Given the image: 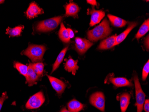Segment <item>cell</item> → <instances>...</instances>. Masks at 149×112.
Listing matches in <instances>:
<instances>
[{"label": "cell", "mask_w": 149, "mask_h": 112, "mask_svg": "<svg viewBox=\"0 0 149 112\" xmlns=\"http://www.w3.org/2000/svg\"><path fill=\"white\" fill-rule=\"evenodd\" d=\"M78 61L74 60L70 57L64 64L65 70L68 72H71L72 75H76L77 70L79 69V66H77Z\"/></svg>", "instance_id": "cell-15"}, {"label": "cell", "mask_w": 149, "mask_h": 112, "mask_svg": "<svg viewBox=\"0 0 149 112\" xmlns=\"http://www.w3.org/2000/svg\"><path fill=\"white\" fill-rule=\"evenodd\" d=\"M4 1H3V0H0V4L4 3Z\"/></svg>", "instance_id": "cell-34"}, {"label": "cell", "mask_w": 149, "mask_h": 112, "mask_svg": "<svg viewBox=\"0 0 149 112\" xmlns=\"http://www.w3.org/2000/svg\"><path fill=\"white\" fill-rule=\"evenodd\" d=\"M135 93H136V103L137 112H142L143 107L144 103L145 101L146 95L142 90L139 78L137 75L134 77Z\"/></svg>", "instance_id": "cell-4"}, {"label": "cell", "mask_w": 149, "mask_h": 112, "mask_svg": "<svg viewBox=\"0 0 149 112\" xmlns=\"http://www.w3.org/2000/svg\"><path fill=\"white\" fill-rule=\"evenodd\" d=\"M144 44L146 49H147V50H149V36H147V37L146 38L144 41Z\"/></svg>", "instance_id": "cell-30"}, {"label": "cell", "mask_w": 149, "mask_h": 112, "mask_svg": "<svg viewBox=\"0 0 149 112\" xmlns=\"http://www.w3.org/2000/svg\"><path fill=\"white\" fill-rule=\"evenodd\" d=\"M8 97L7 95L6 92H4L2 94V96L0 97V111L1 110L2 108V106H3V103L4 101L8 99Z\"/></svg>", "instance_id": "cell-27"}, {"label": "cell", "mask_w": 149, "mask_h": 112, "mask_svg": "<svg viewBox=\"0 0 149 112\" xmlns=\"http://www.w3.org/2000/svg\"><path fill=\"white\" fill-rule=\"evenodd\" d=\"M116 37L117 35H115L101 41L98 49L100 50H105L111 49L114 46Z\"/></svg>", "instance_id": "cell-14"}, {"label": "cell", "mask_w": 149, "mask_h": 112, "mask_svg": "<svg viewBox=\"0 0 149 112\" xmlns=\"http://www.w3.org/2000/svg\"><path fill=\"white\" fill-rule=\"evenodd\" d=\"M108 17L110 21L111 22V23L114 27H124L127 24V22L125 20L118 17L111 15H108Z\"/></svg>", "instance_id": "cell-18"}, {"label": "cell", "mask_w": 149, "mask_h": 112, "mask_svg": "<svg viewBox=\"0 0 149 112\" xmlns=\"http://www.w3.org/2000/svg\"><path fill=\"white\" fill-rule=\"evenodd\" d=\"M67 30H68V31L70 39L73 38L74 37V33L72 30L71 29H70V28H68V29H67Z\"/></svg>", "instance_id": "cell-31"}, {"label": "cell", "mask_w": 149, "mask_h": 112, "mask_svg": "<svg viewBox=\"0 0 149 112\" xmlns=\"http://www.w3.org/2000/svg\"><path fill=\"white\" fill-rule=\"evenodd\" d=\"M149 72V61L148 60L146 64L145 65L143 68V73H142V79L143 80L145 81L148 76Z\"/></svg>", "instance_id": "cell-26"}, {"label": "cell", "mask_w": 149, "mask_h": 112, "mask_svg": "<svg viewBox=\"0 0 149 112\" xmlns=\"http://www.w3.org/2000/svg\"><path fill=\"white\" fill-rule=\"evenodd\" d=\"M68 47H67L61 51L58 56L56 60L55 61V63L53 65L52 70V73L54 71H55L58 67L60 64L61 63L63 59H64V57H65V54H66V52L67 50L68 49Z\"/></svg>", "instance_id": "cell-20"}, {"label": "cell", "mask_w": 149, "mask_h": 112, "mask_svg": "<svg viewBox=\"0 0 149 112\" xmlns=\"http://www.w3.org/2000/svg\"><path fill=\"white\" fill-rule=\"evenodd\" d=\"M25 77L26 82L28 83L29 86H32L33 85L36 84L37 82L39 79V77L35 73L30 64L28 66V72Z\"/></svg>", "instance_id": "cell-12"}, {"label": "cell", "mask_w": 149, "mask_h": 112, "mask_svg": "<svg viewBox=\"0 0 149 112\" xmlns=\"http://www.w3.org/2000/svg\"><path fill=\"white\" fill-rule=\"evenodd\" d=\"M35 73L39 77L41 76L44 70V65L42 62H36L33 63H30Z\"/></svg>", "instance_id": "cell-23"}, {"label": "cell", "mask_w": 149, "mask_h": 112, "mask_svg": "<svg viewBox=\"0 0 149 112\" xmlns=\"http://www.w3.org/2000/svg\"><path fill=\"white\" fill-rule=\"evenodd\" d=\"M90 13L91 15L90 23V26L91 27H93L100 23L105 16V13L104 11H96L95 10L94 7H93L92 11L90 12Z\"/></svg>", "instance_id": "cell-9"}, {"label": "cell", "mask_w": 149, "mask_h": 112, "mask_svg": "<svg viewBox=\"0 0 149 112\" xmlns=\"http://www.w3.org/2000/svg\"><path fill=\"white\" fill-rule=\"evenodd\" d=\"M58 36L60 39L65 43H68L70 41L68 31L63 23H62L60 26V29L58 32Z\"/></svg>", "instance_id": "cell-19"}, {"label": "cell", "mask_w": 149, "mask_h": 112, "mask_svg": "<svg viewBox=\"0 0 149 112\" xmlns=\"http://www.w3.org/2000/svg\"><path fill=\"white\" fill-rule=\"evenodd\" d=\"M149 19L146 20L142 25L141 26L139 31L137 32L135 38L139 39L149 31Z\"/></svg>", "instance_id": "cell-21"}, {"label": "cell", "mask_w": 149, "mask_h": 112, "mask_svg": "<svg viewBox=\"0 0 149 112\" xmlns=\"http://www.w3.org/2000/svg\"><path fill=\"white\" fill-rule=\"evenodd\" d=\"M46 50L44 45L30 44L22 54L28 57L33 62H38L42 60Z\"/></svg>", "instance_id": "cell-2"}, {"label": "cell", "mask_w": 149, "mask_h": 112, "mask_svg": "<svg viewBox=\"0 0 149 112\" xmlns=\"http://www.w3.org/2000/svg\"><path fill=\"white\" fill-rule=\"evenodd\" d=\"M28 8L30 9L36 16H38V15H41L44 13L43 10L41 8H40L35 2H32L31 3Z\"/></svg>", "instance_id": "cell-25"}, {"label": "cell", "mask_w": 149, "mask_h": 112, "mask_svg": "<svg viewBox=\"0 0 149 112\" xmlns=\"http://www.w3.org/2000/svg\"><path fill=\"white\" fill-rule=\"evenodd\" d=\"M137 25H138V23L136 22L129 23L127 29L124 32L121 33L119 35L116 37L114 46L118 45L124 41V40L126 38V37L128 36V34L131 32V30L134 29V28Z\"/></svg>", "instance_id": "cell-11"}, {"label": "cell", "mask_w": 149, "mask_h": 112, "mask_svg": "<svg viewBox=\"0 0 149 112\" xmlns=\"http://www.w3.org/2000/svg\"><path fill=\"white\" fill-rule=\"evenodd\" d=\"M63 18V17L62 16L56 17L40 21L37 24L36 30L37 32H42L55 30L60 24Z\"/></svg>", "instance_id": "cell-3"}, {"label": "cell", "mask_w": 149, "mask_h": 112, "mask_svg": "<svg viewBox=\"0 0 149 112\" xmlns=\"http://www.w3.org/2000/svg\"><path fill=\"white\" fill-rule=\"evenodd\" d=\"M24 28L23 26H17L13 28L8 27L6 29V34L10 35V37H18L21 35Z\"/></svg>", "instance_id": "cell-22"}, {"label": "cell", "mask_w": 149, "mask_h": 112, "mask_svg": "<svg viewBox=\"0 0 149 112\" xmlns=\"http://www.w3.org/2000/svg\"><path fill=\"white\" fill-rule=\"evenodd\" d=\"M89 102L93 106L102 112L105 109V98L102 92H96L93 93L89 98Z\"/></svg>", "instance_id": "cell-6"}, {"label": "cell", "mask_w": 149, "mask_h": 112, "mask_svg": "<svg viewBox=\"0 0 149 112\" xmlns=\"http://www.w3.org/2000/svg\"><path fill=\"white\" fill-rule=\"evenodd\" d=\"M45 101V98L42 92H39L33 95L27 102L26 108L27 109H34L39 108Z\"/></svg>", "instance_id": "cell-5"}, {"label": "cell", "mask_w": 149, "mask_h": 112, "mask_svg": "<svg viewBox=\"0 0 149 112\" xmlns=\"http://www.w3.org/2000/svg\"><path fill=\"white\" fill-rule=\"evenodd\" d=\"M47 76L53 88L58 95H61L66 88V85L65 83L54 77L50 75H47Z\"/></svg>", "instance_id": "cell-8"}, {"label": "cell", "mask_w": 149, "mask_h": 112, "mask_svg": "<svg viewBox=\"0 0 149 112\" xmlns=\"http://www.w3.org/2000/svg\"><path fill=\"white\" fill-rule=\"evenodd\" d=\"M26 14L27 17L30 18V19H32V18H34L37 16L29 8H28L26 11Z\"/></svg>", "instance_id": "cell-28"}, {"label": "cell", "mask_w": 149, "mask_h": 112, "mask_svg": "<svg viewBox=\"0 0 149 112\" xmlns=\"http://www.w3.org/2000/svg\"><path fill=\"white\" fill-rule=\"evenodd\" d=\"M14 67L18 70V72L26 77L28 72V66L19 62H14Z\"/></svg>", "instance_id": "cell-24"}, {"label": "cell", "mask_w": 149, "mask_h": 112, "mask_svg": "<svg viewBox=\"0 0 149 112\" xmlns=\"http://www.w3.org/2000/svg\"><path fill=\"white\" fill-rule=\"evenodd\" d=\"M144 109L146 112H149V99L145 101L144 103Z\"/></svg>", "instance_id": "cell-29"}, {"label": "cell", "mask_w": 149, "mask_h": 112, "mask_svg": "<svg viewBox=\"0 0 149 112\" xmlns=\"http://www.w3.org/2000/svg\"><path fill=\"white\" fill-rule=\"evenodd\" d=\"M87 2L93 6H97V2L95 0H87Z\"/></svg>", "instance_id": "cell-32"}, {"label": "cell", "mask_w": 149, "mask_h": 112, "mask_svg": "<svg viewBox=\"0 0 149 112\" xmlns=\"http://www.w3.org/2000/svg\"><path fill=\"white\" fill-rule=\"evenodd\" d=\"M93 45V43L85 39L79 37L75 39V49L80 55L85 54Z\"/></svg>", "instance_id": "cell-7"}, {"label": "cell", "mask_w": 149, "mask_h": 112, "mask_svg": "<svg viewBox=\"0 0 149 112\" xmlns=\"http://www.w3.org/2000/svg\"><path fill=\"white\" fill-rule=\"evenodd\" d=\"M109 82L113 84L116 87H132L133 84L129 80L126 78L123 77L115 78L111 75L109 79Z\"/></svg>", "instance_id": "cell-10"}, {"label": "cell", "mask_w": 149, "mask_h": 112, "mask_svg": "<svg viewBox=\"0 0 149 112\" xmlns=\"http://www.w3.org/2000/svg\"><path fill=\"white\" fill-rule=\"evenodd\" d=\"M131 97L128 93H124L120 95V107L121 112H125L127 108L129 105Z\"/></svg>", "instance_id": "cell-16"}, {"label": "cell", "mask_w": 149, "mask_h": 112, "mask_svg": "<svg viewBox=\"0 0 149 112\" xmlns=\"http://www.w3.org/2000/svg\"><path fill=\"white\" fill-rule=\"evenodd\" d=\"M66 10V15L67 16L73 17L74 18L78 17V13L79 11V7L77 4L70 2L64 6Z\"/></svg>", "instance_id": "cell-13"}, {"label": "cell", "mask_w": 149, "mask_h": 112, "mask_svg": "<svg viewBox=\"0 0 149 112\" xmlns=\"http://www.w3.org/2000/svg\"><path fill=\"white\" fill-rule=\"evenodd\" d=\"M60 112H71V111H69V110H67V109H66L65 108H63L61 110V111H60Z\"/></svg>", "instance_id": "cell-33"}, {"label": "cell", "mask_w": 149, "mask_h": 112, "mask_svg": "<svg viewBox=\"0 0 149 112\" xmlns=\"http://www.w3.org/2000/svg\"><path fill=\"white\" fill-rule=\"evenodd\" d=\"M68 110L71 112H79L84 108L83 104L75 99L70 101L68 104Z\"/></svg>", "instance_id": "cell-17"}, {"label": "cell", "mask_w": 149, "mask_h": 112, "mask_svg": "<svg viewBox=\"0 0 149 112\" xmlns=\"http://www.w3.org/2000/svg\"><path fill=\"white\" fill-rule=\"evenodd\" d=\"M112 31L109 22L105 18L98 26L88 31L87 36L90 41L95 42L109 36Z\"/></svg>", "instance_id": "cell-1"}]
</instances>
